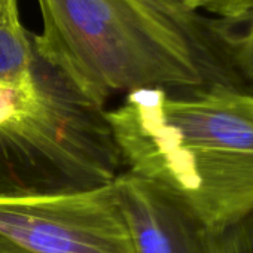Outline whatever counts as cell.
I'll use <instances>...</instances> for the list:
<instances>
[{"mask_svg":"<svg viewBox=\"0 0 253 253\" xmlns=\"http://www.w3.org/2000/svg\"><path fill=\"white\" fill-rule=\"evenodd\" d=\"M213 253H253V213L219 232Z\"/></svg>","mask_w":253,"mask_h":253,"instance_id":"cell-9","label":"cell"},{"mask_svg":"<svg viewBox=\"0 0 253 253\" xmlns=\"http://www.w3.org/2000/svg\"><path fill=\"white\" fill-rule=\"evenodd\" d=\"M121 171L106 107L38 52L0 73V200L89 191Z\"/></svg>","mask_w":253,"mask_h":253,"instance_id":"cell-2","label":"cell"},{"mask_svg":"<svg viewBox=\"0 0 253 253\" xmlns=\"http://www.w3.org/2000/svg\"><path fill=\"white\" fill-rule=\"evenodd\" d=\"M0 253H136L113 185L0 200Z\"/></svg>","mask_w":253,"mask_h":253,"instance_id":"cell-4","label":"cell"},{"mask_svg":"<svg viewBox=\"0 0 253 253\" xmlns=\"http://www.w3.org/2000/svg\"><path fill=\"white\" fill-rule=\"evenodd\" d=\"M124 170L183 203L213 234L253 213V92L139 88L106 109Z\"/></svg>","mask_w":253,"mask_h":253,"instance_id":"cell-1","label":"cell"},{"mask_svg":"<svg viewBox=\"0 0 253 253\" xmlns=\"http://www.w3.org/2000/svg\"><path fill=\"white\" fill-rule=\"evenodd\" d=\"M18 15V0H0V20H6Z\"/></svg>","mask_w":253,"mask_h":253,"instance_id":"cell-10","label":"cell"},{"mask_svg":"<svg viewBox=\"0 0 253 253\" xmlns=\"http://www.w3.org/2000/svg\"><path fill=\"white\" fill-rule=\"evenodd\" d=\"M112 185L136 253H213L217 234L176 197L126 170Z\"/></svg>","mask_w":253,"mask_h":253,"instance_id":"cell-5","label":"cell"},{"mask_svg":"<svg viewBox=\"0 0 253 253\" xmlns=\"http://www.w3.org/2000/svg\"><path fill=\"white\" fill-rule=\"evenodd\" d=\"M182 3L226 27L243 23L253 12V0H182Z\"/></svg>","mask_w":253,"mask_h":253,"instance_id":"cell-8","label":"cell"},{"mask_svg":"<svg viewBox=\"0 0 253 253\" xmlns=\"http://www.w3.org/2000/svg\"><path fill=\"white\" fill-rule=\"evenodd\" d=\"M36 52L84 95L106 107L139 88L185 92L219 85L204 63L122 0H38ZM223 86V85H222Z\"/></svg>","mask_w":253,"mask_h":253,"instance_id":"cell-3","label":"cell"},{"mask_svg":"<svg viewBox=\"0 0 253 253\" xmlns=\"http://www.w3.org/2000/svg\"><path fill=\"white\" fill-rule=\"evenodd\" d=\"M222 29L229 42L235 67L249 89L253 91V12L243 23L231 27L222 24Z\"/></svg>","mask_w":253,"mask_h":253,"instance_id":"cell-7","label":"cell"},{"mask_svg":"<svg viewBox=\"0 0 253 253\" xmlns=\"http://www.w3.org/2000/svg\"><path fill=\"white\" fill-rule=\"evenodd\" d=\"M157 30L192 51L219 85L247 89L220 23L186 8L180 0H122Z\"/></svg>","mask_w":253,"mask_h":253,"instance_id":"cell-6","label":"cell"}]
</instances>
